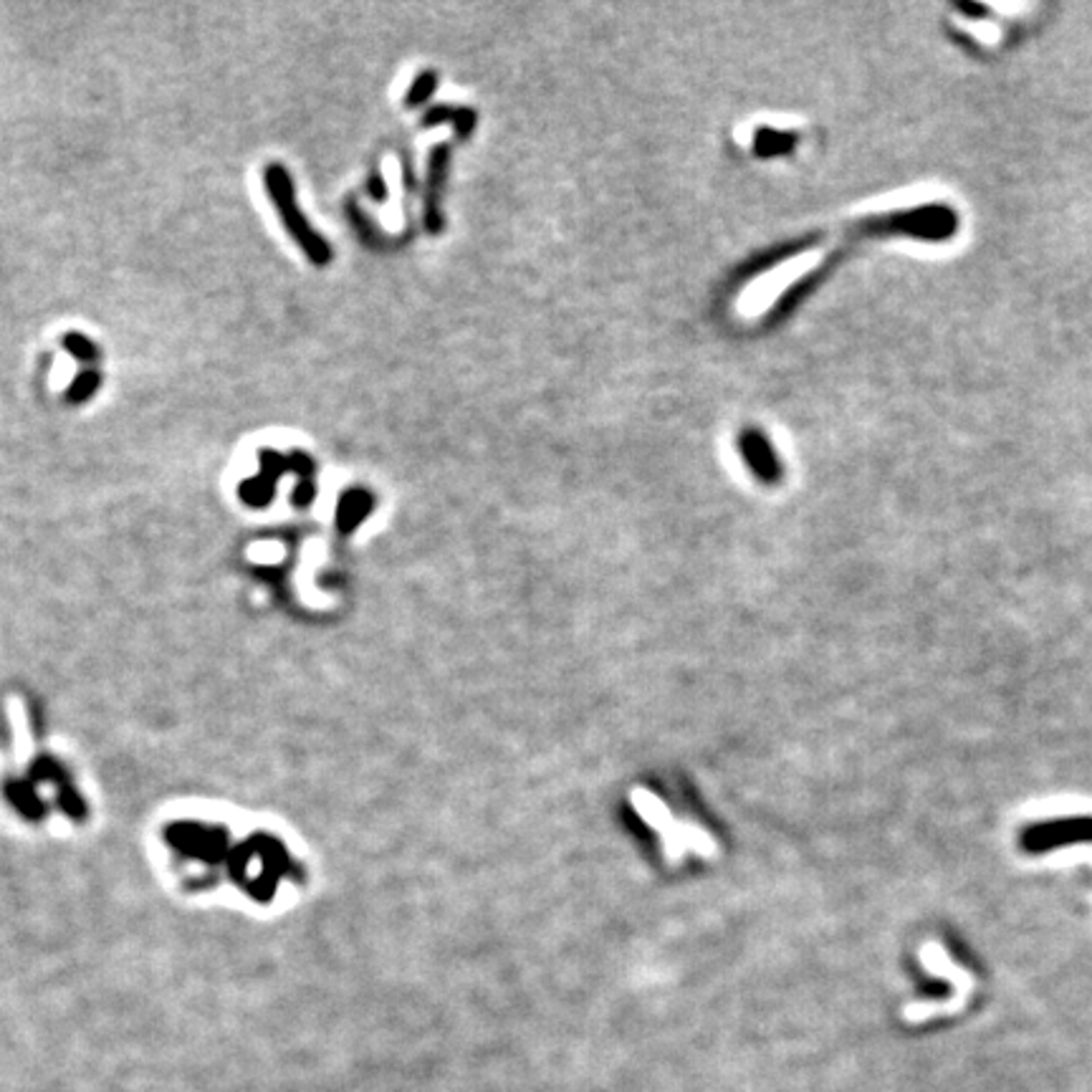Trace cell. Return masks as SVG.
<instances>
[{"label": "cell", "mask_w": 1092, "mask_h": 1092, "mask_svg": "<svg viewBox=\"0 0 1092 1092\" xmlns=\"http://www.w3.org/2000/svg\"><path fill=\"white\" fill-rule=\"evenodd\" d=\"M630 802L635 807V812L658 832L666 860L680 862L686 854H698L703 860H714L716 854H718V845H716L714 837L703 827L672 817L666 802L655 797L650 789L635 786V791L630 794Z\"/></svg>", "instance_id": "cell-1"}, {"label": "cell", "mask_w": 1092, "mask_h": 1092, "mask_svg": "<svg viewBox=\"0 0 1092 1092\" xmlns=\"http://www.w3.org/2000/svg\"><path fill=\"white\" fill-rule=\"evenodd\" d=\"M263 180H266L268 195H271L273 205H276V211H279L281 216V223H284V228L288 231V236L299 243V248L307 253L308 261H311L314 266L319 268L330 266L331 261L330 243H327L311 225H308L304 213L299 211V205H296L294 180L288 175V170L284 168V165H268L266 172H263Z\"/></svg>", "instance_id": "cell-2"}, {"label": "cell", "mask_w": 1092, "mask_h": 1092, "mask_svg": "<svg viewBox=\"0 0 1092 1092\" xmlns=\"http://www.w3.org/2000/svg\"><path fill=\"white\" fill-rule=\"evenodd\" d=\"M1027 853H1047L1075 842H1092V817H1067L1027 827L1019 837Z\"/></svg>", "instance_id": "cell-3"}, {"label": "cell", "mask_w": 1092, "mask_h": 1092, "mask_svg": "<svg viewBox=\"0 0 1092 1092\" xmlns=\"http://www.w3.org/2000/svg\"><path fill=\"white\" fill-rule=\"evenodd\" d=\"M445 168H448V149L438 148L430 157V172H427V197H425V225L427 231H441V216H438V193L445 180Z\"/></svg>", "instance_id": "cell-4"}, {"label": "cell", "mask_w": 1092, "mask_h": 1092, "mask_svg": "<svg viewBox=\"0 0 1092 1092\" xmlns=\"http://www.w3.org/2000/svg\"><path fill=\"white\" fill-rule=\"evenodd\" d=\"M372 498L364 490H350L342 496V509H339V524L342 529H352V524L370 512Z\"/></svg>", "instance_id": "cell-5"}, {"label": "cell", "mask_w": 1092, "mask_h": 1092, "mask_svg": "<svg viewBox=\"0 0 1092 1092\" xmlns=\"http://www.w3.org/2000/svg\"><path fill=\"white\" fill-rule=\"evenodd\" d=\"M99 385H102V377H99L97 370H84L81 375H77L74 377V382L69 385V390H66V395L63 398L69 399V402H86L89 398H94L99 390Z\"/></svg>", "instance_id": "cell-6"}, {"label": "cell", "mask_w": 1092, "mask_h": 1092, "mask_svg": "<svg viewBox=\"0 0 1092 1092\" xmlns=\"http://www.w3.org/2000/svg\"><path fill=\"white\" fill-rule=\"evenodd\" d=\"M63 347L74 354L77 359H81V362H97L99 359V350L97 344L91 342V339H86V336L81 334H66L63 336Z\"/></svg>", "instance_id": "cell-7"}, {"label": "cell", "mask_w": 1092, "mask_h": 1092, "mask_svg": "<svg viewBox=\"0 0 1092 1092\" xmlns=\"http://www.w3.org/2000/svg\"><path fill=\"white\" fill-rule=\"evenodd\" d=\"M433 89H435V74H421L418 81L413 84V89H410V94H407V104L410 106L422 104V102L433 94Z\"/></svg>", "instance_id": "cell-8"}, {"label": "cell", "mask_w": 1092, "mask_h": 1092, "mask_svg": "<svg viewBox=\"0 0 1092 1092\" xmlns=\"http://www.w3.org/2000/svg\"><path fill=\"white\" fill-rule=\"evenodd\" d=\"M370 193H372V195H375V197H385V195H387V190L382 188V182H379V177H372Z\"/></svg>", "instance_id": "cell-9"}]
</instances>
